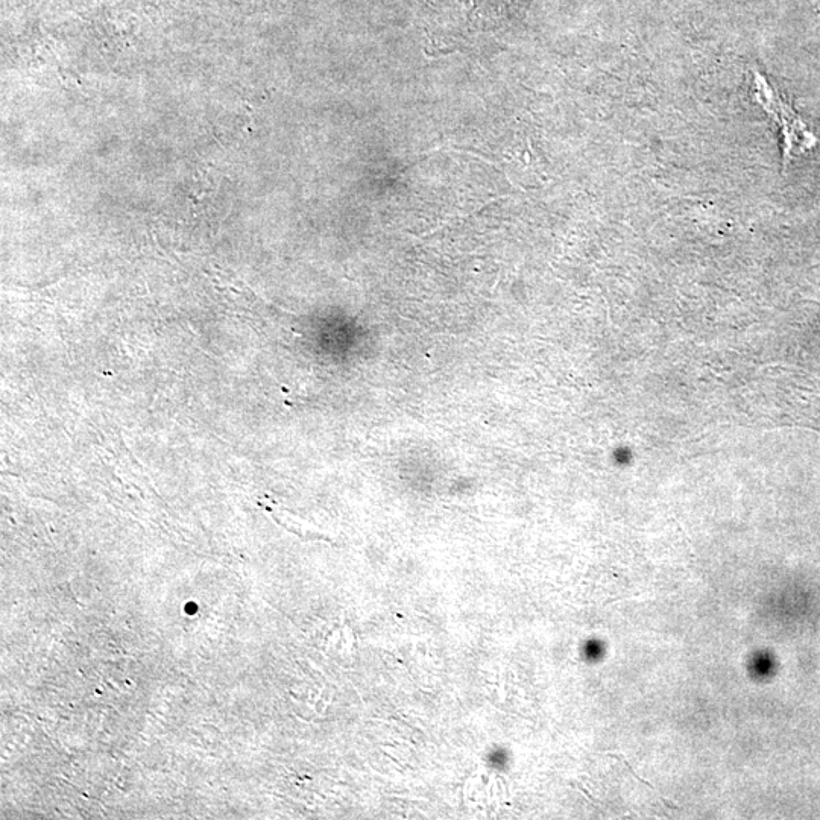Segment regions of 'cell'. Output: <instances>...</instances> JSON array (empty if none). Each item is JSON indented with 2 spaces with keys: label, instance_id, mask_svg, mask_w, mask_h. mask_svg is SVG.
<instances>
[{
  "label": "cell",
  "instance_id": "6da1fadb",
  "mask_svg": "<svg viewBox=\"0 0 820 820\" xmlns=\"http://www.w3.org/2000/svg\"><path fill=\"white\" fill-rule=\"evenodd\" d=\"M755 95L761 107L772 114L781 128L784 139V163H789L795 155L804 154L816 146L817 139L814 134L808 131L798 114L769 86V82L760 73H755Z\"/></svg>",
  "mask_w": 820,
  "mask_h": 820
}]
</instances>
